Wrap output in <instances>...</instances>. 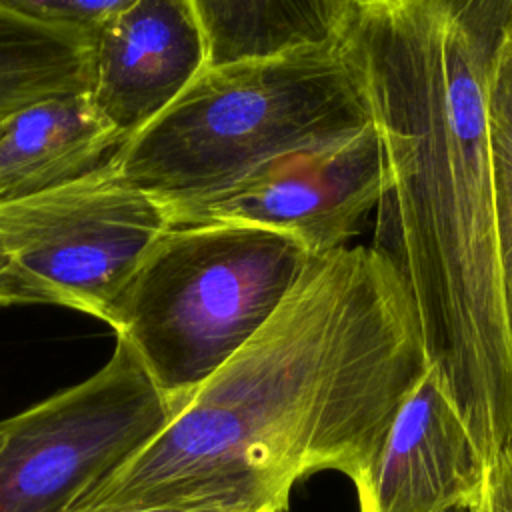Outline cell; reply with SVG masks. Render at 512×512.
I'll return each instance as SVG.
<instances>
[{
  "mask_svg": "<svg viewBox=\"0 0 512 512\" xmlns=\"http://www.w3.org/2000/svg\"><path fill=\"white\" fill-rule=\"evenodd\" d=\"M426 368L396 266L374 246L314 254L256 334L70 512H286L316 472L346 476L366 512L388 430Z\"/></svg>",
  "mask_w": 512,
  "mask_h": 512,
  "instance_id": "1",
  "label": "cell"
},
{
  "mask_svg": "<svg viewBox=\"0 0 512 512\" xmlns=\"http://www.w3.org/2000/svg\"><path fill=\"white\" fill-rule=\"evenodd\" d=\"M512 0H350L338 40L378 132L374 248L482 462L512 436V316L492 210L488 94Z\"/></svg>",
  "mask_w": 512,
  "mask_h": 512,
  "instance_id": "2",
  "label": "cell"
},
{
  "mask_svg": "<svg viewBox=\"0 0 512 512\" xmlns=\"http://www.w3.org/2000/svg\"><path fill=\"white\" fill-rule=\"evenodd\" d=\"M372 122L362 76L340 40L206 66L112 156L116 176L186 224L264 168Z\"/></svg>",
  "mask_w": 512,
  "mask_h": 512,
  "instance_id": "3",
  "label": "cell"
},
{
  "mask_svg": "<svg viewBox=\"0 0 512 512\" xmlns=\"http://www.w3.org/2000/svg\"><path fill=\"white\" fill-rule=\"evenodd\" d=\"M310 252L240 222L172 224L132 278L110 326L178 406L272 316Z\"/></svg>",
  "mask_w": 512,
  "mask_h": 512,
  "instance_id": "4",
  "label": "cell"
},
{
  "mask_svg": "<svg viewBox=\"0 0 512 512\" xmlns=\"http://www.w3.org/2000/svg\"><path fill=\"white\" fill-rule=\"evenodd\" d=\"M172 226L110 162L66 186L0 204V306L56 304L114 324L156 240Z\"/></svg>",
  "mask_w": 512,
  "mask_h": 512,
  "instance_id": "5",
  "label": "cell"
},
{
  "mask_svg": "<svg viewBox=\"0 0 512 512\" xmlns=\"http://www.w3.org/2000/svg\"><path fill=\"white\" fill-rule=\"evenodd\" d=\"M178 412L116 336L86 380L0 422V512H70Z\"/></svg>",
  "mask_w": 512,
  "mask_h": 512,
  "instance_id": "6",
  "label": "cell"
},
{
  "mask_svg": "<svg viewBox=\"0 0 512 512\" xmlns=\"http://www.w3.org/2000/svg\"><path fill=\"white\" fill-rule=\"evenodd\" d=\"M382 190V148L370 122L338 142L264 168L186 224H252L296 238L314 256L348 246L378 208Z\"/></svg>",
  "mask_w": 512,
  "mask_h": 512,
  "instance_id": "7",
  "label": "cell"
},
{
  "mask_svg": "<svg viewBox=\"0 0 512 512\" xmlns=\"http://www.w3.org/2000/svg\"><path fill=\"white\" fill-rule=\"evenodd\" d=\"M206 66L208 46L190 0H134L90 32L86 94L126 142Z\"/></svg>",
  "mask_w": 512,
  "mask_h": 512,
  "instance_id": "8",
  "label": "cell"
},
{
  "mask_svg": "<svg viewBox=\"0 0 512 512\" xmlns=\"http://www.w3.org/2000/svg\"><path fill=\"white\" fill-rule=\"evenodd\" d=\"M484 462L428 366L380 450L366 512H466Z\"/></svg>",
  "mask_w": 512,
  "mask_h": 512,
  "instance_id": "9",
  "label": "cell"
},
{
  "mask_svg": "<svg viewBox=\"0 0 512 512\" xmlns=\"http://www.w3.org/2000/svg\"><path fill=\"white\" fill-rule=\"evenodd\" d=\"M122 144L86 90L28 104L0 120V204L76 182Z\"/></svg>",
  "mask_w": 512,
  "mask_h": 512,
  "instance_id": "10",
  "label": "cell"
},
{
  "mask_svg": "<svg viewBox=\"0 0 512 512\" xmlns=\"http://www.w3.org/2000/svg\"><path fill=\"white\" fill-rule=\"evenodd\" d=\"M208 66L266 58L338 40L350 0H190Z\"/></svg>",
  "mask_w": 512,
  "mask_h": 512,
  "instance_id": "11",
  "label": "cell"
},
{
  "mask_svg": "<svg viewBox=\"0 0 512 512\" xmlns=\"http://www.w3.org/2000/svg\"><path fill=\"white\" fill-rule=\"evenodd\" d=\"M88 36L0 8V118L38 100L86 90Z\"/></svg>",
  "mask_w": 512,
  "mask_h": 512,
  "instance_id": "12",
  "label": "cell"
},
{
  "mask_svg": "<svg viewBox=\"0 0 512 512\" xmlns=\"http://www.w3.org/2000/svg\"><path fill=\"white\" fill-rule=\"evenodd\" d=\"M488 116L496 246L504 294L512 316V30L506 32L494 60Z\"/></svg>",
  "mask_w": 512,
  "mask_h": 512,
  "instance_id": "13",
  "label": "cell"
},
{
  "mask_svg": "<svg viewBox=\"0 0 512 512\" xmlns=\"http://www.w3.org/2000/svg\"><path fill=\"white\" fill-rule=\"evenodd\" d=\"M134 0H0V8L52 28L90 36L104 20Z\"/></svg>",
  "mask_w": 512,
  "mask_h": 512,
  "instance_id": "14",
  "label": "cell"
},
{
  "mask_svg": "<svg viewBox=\"0 0 512 512\" xmlns=\"http://www.w3.org/2000/svg\"><path fill=\"white\" fill-rule=\"evenodd\" d=\"M466 512H512V436L484 462L478 496Z\"/></svg>",
  "mask_w": 512,
  "mask_h": 512,
  "instance_id": "15",
  "label": "cell"
},
{
  "mask_svg": "<svg viewBox=\"0 0 512 512\" xmlns=\"http://www.w3.org/2000/svg\"><path fill=\"white\" fill-rule=\"evenodd\" d=\"M88 512H246V510L222 508V506H124V508H106V510H88Z\"/></svg>",
  "mask_w": 512,
  "mask_h": 512,
  "instance_id": "16",
  "label": "cell"
},
{
  "mask_svg": "<svg viewBox=\"0 0 512 512\" xmlns=\"http://www.w3.org/2000/svg\"><path fill=\"white\" fill-rule=\"evenodd\" d=\"M510 30H512V26H510Z\"/></svg>",
  "mask_w": 512,
  "mask_h": 512,
  "instance_id": "17",
  "label": "cell"
},
{
  "mask_svg": "<svg viewBox=\"0 0 512 512\" xmlns=\"http://www.w3.org/2000/svg\"><path fill=\"white\" fill-rule=\"evenodd\" d=\"M0 120H2V118H0Z\"/></svg>",
  "mask_w": 512,
  "mask_h": 512,
  "instance_id": "18",
  "label": "cell"
}]
</instances>
